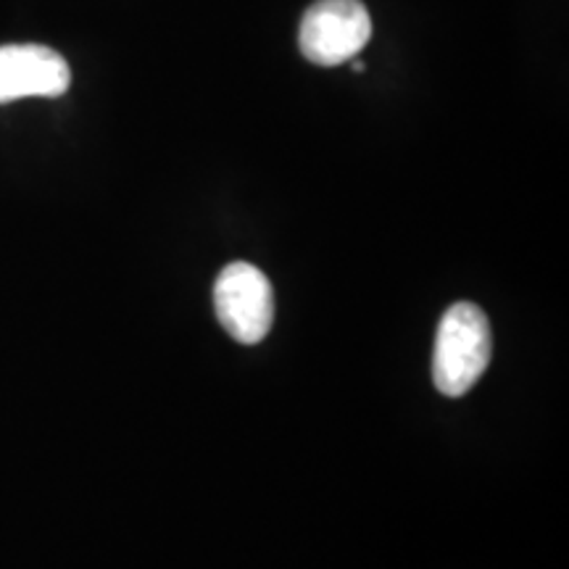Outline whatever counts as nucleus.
<instances>
[{
	"mask_svg": "<svg viewBox=\"0 0 569 569\" xmlns=\"http://www.w3.org/2000/svg\"><path fill=\"white\" fill-rule=\"evenodd\" d=\"M493 353V332L480 306L459 301L446 311L438 327L432 380L448 398H459L478 386Z\"/></svg>",
	"mask_w": 569,
	"mask_h": 569,
	"instance_id": "f257e3e1",
	"label": "nucleus"
},
{
	"mask_svg": "<svg viewBox=\"0 0 569 569\" xmlns=\"http://www.w3.org/2000/svg\"><path fill=\"white\" fill-rule=\"evenodd\" d=\"M213 309H217L219 322L238 343H261L274 322L272 284L261 269L246 261H234L217 277Z\"/></svg>",
	"mask_w": 569,
	"mask_h": 569,
	"instance_id": "f03ea898",
	"label": "nucleus"
},
{
	"mask_svg": "<svg viewBox=\"0 0 569 569\" xmlns=\"http://www.w3.org/2000/svg\"><path fill=\"white\" fill-rule=\"evenodd\" d=\"M372 38V19L361 0H317L303 13L301 53L317 67H340Z\"/></svg>",
	"mask_w": 569,
	"mask_h": 569,
	"instance_id": "7ed1b4c3",
	"label": "nucleus"
},
{
	"mask_svg": "<svg viewBox=\"0 0 569 569\" xmlns=\"http://www.w3.org/2000/svg\"><path fill=\"white\" fill-rule=\"evenodd\" d=\"M69 63L53 48H0V103H13L21 98H59L69 90Z\"/></svg>",
	"mask_w": 569,
	"mask_h": 569,
	"instance_id": "20e7f679",
	"label": "nucleus"
},
{
	"mask_svg": "<svg viewBox=\"0 0 569 569\" xmlns=\"http://www.w3.org/2000/svg\"><path fill=\"white\" fill-rule=\"evenodd\" d=\"M351 69L356 71V74H361V71H365V63H359V61H353L351 63Z\"/></svg>",
	"mask_w": 569,
	"mask_h": 569,
	"instance_id": "39448f33",
	"label": "nucleus"
}]
</instances>
